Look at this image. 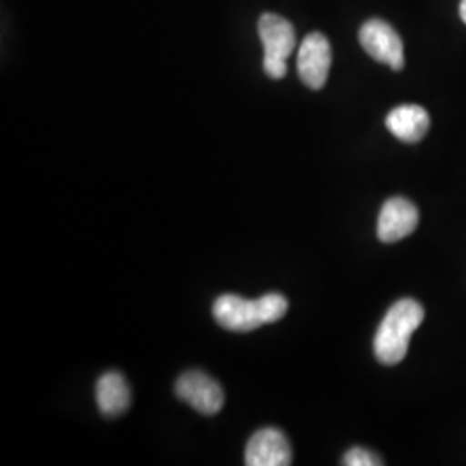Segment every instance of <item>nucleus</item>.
I'll return each mask as SVG.
<instances>
[{
  "instance_id": "f257e3e1",
  "label": "nucleus",
  "mask_w": 466,
  "mask_h": 466,
  "mask_svg": "<svg viewBox=\"0 0 466 466\" xmlns=\"http://www.w3.org/2000/svg\"><path fill=\"white\" fill-rule=\"evenodd\" d=\"M425 309L415 299H400L387 311L382 319L375 340L373 350L377 360L383 365H398L410 348L411 335L423 323Z\"/></svg>"
},
{
  "instance_id": "f03ea898",
  "label": "nucleus",
  "mask_w": 466,
  "mask_h": 466,
  "mask_svg": "<svg viewBox=\"0 0 466 466\" xmlns=\"http://www.w3.org/2000/svg\"><path fill=\"white\" fill-rule=\"evenodd\" d=\"M287 308L289 302L280 294H267L256 300L225 294L215 302L213 315L218 323L230 332H250L261 325L279 321L285 317Z\"/></svg>"
},
{
  "instance_id": "7ed1b4c3",
  "label": "nucleus",
  "mask_w": 466,
  "mask_h": 466,
  "mask_svg": "<svg viewBox=\"0 0 466 466\" xmlns=\"http://www.w3.org/2000/svg\"><path fill=\"white\" fill-rule=\"evenodd\" d=\"M360 44L370 57L400 71L404 67V46L398 32L382 19H370L360 30Z\"/></svg>"
},
{
  "instance_id": "20e7f679",
  "label": "nucleus",
  "mask_w": 466,
  "mask_h": 466,
  "mask_svg": "<svg viewBox=\"0 0 466 466\" xmlns=\"http://www.w3.org/2000/svg\"><path fill=\"white\" fill-rule=\"evenodd\" d=\"M332 66V49L325 35L309 34L300 44L298 54V73L300 80L311 90H319L329 80Z\"/></svg>"
},
{
  "instance_id": "39448f33",
  "label": "nucleus",
  "mask_w": 466,
  "mask_h": 466,
  "mask_svg": "<svg viewBox=\"0 0 466 466\" xmlns=\"http://www.w3.org/2000/svg\"><path fill=\"white\" fill-rule=\"evenodd\" d=\"M175 392L180 400L190 404L198 413L213 417L223 408L225 394L217 380L202 371H187L175 385Z\"/></svg>"
},
{
  "instance_id": "423d86ee",
  "label": "nucleus",
  "mask_w": 466,
  "mask_h": 466,
  "mask_svg": "<svg viewBox=\"0 0 466 466\" xmlns=\"http://www.w3.org/2000/svg\"><path fill=\"white\" fill-rule=\"evenodd\" d=\"M418 219V209L413 202L402 198H392L380 209L377 235L385 244L400 242L404 237L415 232Z\"/></svg>"
},
{
  "instance_id": "0eeeda50",
  "label": "nucleus",
  "mask_w": 466,
  "mask_h": 466,
  "mask_svg": "<svg viewBox=\"0 0 466 466\" xmlns=\"http://www.w3.org/2000/svg\"><path fill=\"white\" fill-rule=\"evenodd\" d=\"M292 450L285 433L277 429H263L250 437L246 448L248 466H289Z\"/></svg>"
},
{
  "instance_id": "6e6552de",
  "label": "nucleus",
  "mask_w": 466,
  "mask_h": 466,
  "mask_svg": "<svg viewBox=\"0 0 466 466\" xmlns=\"http://www.w3.org/2000/svg\"><path fill=\"white\" fill-rule=\"evenodd\" d=\"M258 32L263 42L265 57L287 61L296 49V30L285 17L273 13L263 15L258 23Z\"/></svg>"
},
{
  "instance_id": "1a4fd4ad",
  "label": "nucleus",
  "mask_w": 466,
  "mask_h": 466,
  "mask_svg": "<svg viewBox=\"0 0 466 466\" xmlns=\"http://www.w3.org/2000/svg\"><path fill=\"white\" fill-rule=\"evenodd\" d=\"M385 127L396 138H400V142L415 144L429 132L431 117L421 106L404 104L387 115Z\"/></svg>"
},
{
  "instance_id": "9d476101",
  "label": "nucleus",
  "mask_w": 466,
  "mask_h": 466,
  "mask_svg": "<svg viewBox=\"0 0 466 466\" xmlns=\"http://www.w3.org/2000/svg\"><path fill=\"white\" fill-rule=\"evenodd\" d=\"M96 400L102 415L119 417L130 408V402H132L130 387L121 373L109 371L102 375L97 382Z\"/></svg>"
},
{
  "instance_id": "9b49d317",
  "label": "nucleus",
  "mask_w": 466,
  "mask_h": 466,
  "mask_svg": "<svg viewBox=\"0 0 466 466\" xmlns=\"http://www.w3.org/2000/svg\"><path fill=\"white\" fill-rule=\"evenodd\" d=\"M342 463L346 466H379L383 465L382 460L363 448H352L344 454Z\"/></svg>"
},
{
  "instance_id": "f8f14e48",
  "label": "nucleus",
  "mask_w": 466,
  "mask_h": 466,
  "mask_svg": "<svg viewBox=\"0 0 466 466\" xmlns=\"http://www.w3.org/2000/svg\"><path fill=\"white\" fill-rule=\"evenodd\" d=\"M263 67L269 78L273 80H282L283 76L287 75V63L282 59H269L265 57L263 59Z\"/></svg>"
},
{
  "instance_id": "ddd939ff",
  "label": "nucleus",
  "mask_w": 466,
  "mask_h": 466,
  "mask_svg": "<svg viewBox=\"0 0 466 466\" xmlns=\"http://www.w3.org/2000/svg\"><path fill=\"white\" fill-rule=\"evenodd\" d=\"M460 16L466 25V0H461V4H460Z\"/></svg>"
}]
</instances>
